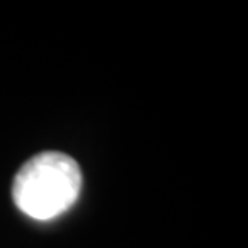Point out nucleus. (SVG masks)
<instances>
[{
	"instance_id": "1",
	"label": "nucleus",
	"mask_w": 248,
	"mask_h": 248,
	"mask_svg": "<svg viewBox=\"0 0 248 248\" xmlns=\"http://www.w3.org/2000/svg\"><path fill=\"white\" fill-rule=\"evenodd\" d=\"M81 186V170L71 156L60 152H44L19 168L12 193L24 215L47 221L73 206Z\"/></svg>"
}]
</instances>
